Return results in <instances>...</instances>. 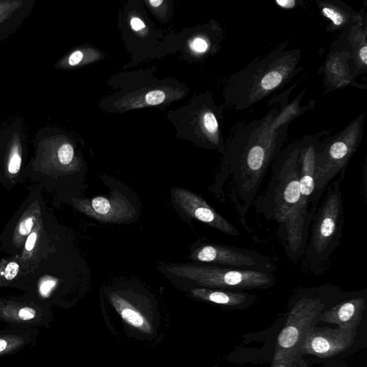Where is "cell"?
Returning <instances> with one entry per match:
<instances>
[{
	"label": "cell",
	"mask_w": 367,
	"mask_h": 367,
	"mask_svg": "<svg viewBox=\"0 0 367 367\" xmlns=\"http://www.w3.org/2000/svg\"><path fill=\"white\" fill-rule=\"evenodd\" d=\"M80 210L85 215L104 223H123L135 217L134 207L119 194L108 197H96L78 202Z\"/></svg>",
	"instance_id": "cell-12"
},
{
	"label": "cell",
	"mask_w": 367,
	"mask_h": 367,
	"mask_svg": "<svg viewBox=\"0 0 367 367\" xmlns=\"http://www.w3.org/2000/svg\"><path fill=\"white\" fill-rule=\"evenodd\" d=\"M298 141L288 145L273 163L270 183L256 201L257 209L280 224L288 256H300L307 241L309 220L300 211Z\"/></svg>",
	"instance_id": "cell-2"
},
{
	"label": "cell",
	"mask_w": 367,
	"mask_h": 367,
	"mask_svg": "<svg viewBox=\"0 0 367 367\" xmlns=\"http://www.w3.org/2000/svg\"><path fill=\"white\" fill-rule=\"evenodd\" d=\"M319 73L324 74L325 94L349 85L363 88L355 82L356 68L351 52L340 47L332 49Z\"/></svg>",
	"instance_id": "cell-10"
},
{
	"label": "cell",
	"mask_w": 367,
	"mask_h": 367,
	"mask_svg": "<svg viewBox=\"0 0 367 367\" xmlns=\"http://www.w3.org/2000/svg\"><path fill=\"white\" fill-rule=\"evenodd\" d=\"M19 271V265L15 262H12L7 265L5 268L4 276L7 280H12L16 277Z\"/></svg>",
	"instance_id": "cell-23"
},
{
	"label": "cell",
	"mask_w": 367,
	"mask_h": 367,
	"mask_svg": "<svg viewBox=\"0 0 367 367\" xmlns=\"http://www.w3.org/2000/svg\"><path fill=\"white\" fill-rule=\"evenodd\" d=\"M121 316L127 323L135 327H141L144 324V320L142 316L132 309L124 308L121 312Z\"/></svg>",
	"instance_id": "cell-18"
},
{
	"label": "cell",
	"mask_w": 367,
	"mask_h": 367,
	"mask_svg": "<svg viewBox=\"0 0 367 367\" xmlns=\"http://www.w3.org/2000/svg\"><path fill=\"white\" fill-rule=\"evenodd\" d=\"M192 258L202 263H216L239 270L267 272L275 270L270 260L257 252L220 244L202 246L192 253Z\"/></svg>",
	"instance_id": "cell-9"
},
{
	"label": "cell",
	"mask_w": 367,
	"mask_h": 367,
	"mask_svg": "<svg viewBox=\"0 0 367 367\" xmlns=\"http://www.w3.org/2000/svg\"><path fill=\"white\" fill-rule=\"evenodd\" d=\"M164 99H165V94L162 90H154L148 93L146 96V102L152 106L162 104Z\"/></svg>",
	"instance_id": "cell-20"
},
{
	"label": "cell",
	"mask_w": 367,
	"mask_h": 367,
	"mask_svg": "<svg viewBox=\"0 0 367 367\" xmlns=\"http://www.w3.org/2000/svg\"><path fill=\"white\" fill-rule=\"evenodd\" d=\"M195 294L201 298L228 308L230 310H244L251 307L256 301L257 297L244 291L228 290L197 289Z\"/></svg>",
	"instance_id": "cell-17"
},
{
	"label": "cell",
	"mask_w": 367,
	"mask_h": 367,
	"mask_svg": "<svg viewBox=\"0 0 367 367\" xmlns=\"http://www.w3.org/2000/svg\"><path fill=\"white\" fill-rule=\"evenodd\" d=\"M131 25H132V29L135 31H139L145 27L144 22L137 17H134L132 19Z\"/></svg>",
	"instance_id": "cell-31"
},
{
	"label": "cell",
	"mask_w": 367,
	"mask_h": 367,
	"mask_svg": "<svg viewBox=\"0 0 367 367\" xmlns=\"http://www.w3.org/2000/svg\"><path fill=\"white\" fill-rule=\"evenodd\" d=\"M320 367H348V365L347 363L341 360H331L323 362L322 366Z\"/></svg>",
	"instance_id": "cell-29"
},
{
	"label": "cell",
	"mask_w": 367,
	"mask_h": 367,
	"mask_svg": "<svg viewBox=\"0 0 367 367\" xmlns=\"http://www.w3.org/2000/svg\"><path fill=\"white\" fill-rule=\"evenodd\" d=\"M301 92L281 108H272L260 120L236 126L224 164L223 181L230 178V197L240 216L244 217L256 199L270 164L282 151L287 140L288 125L310 109L312 103L302 107Z\"/></svg>",
	"instance_id": "cell-1"
},
{
	"label": "cell",
	"mask_w": 367,
	"mask_h": 367,
	"mask_svg": "<svg viewBox=\"0 0 367 367\" xmlns=\"http://www.w3.org/2000/svg\"><path fill=\"white\" fill-rule=\"evenodd\" d=\"M330 298L319 290H304L291 300L284 326L276 339L270 367H309L301 354L308 335L317 326L325 309L344 299Z\"/></svg>",
	"instance_id": "cell-4"
},
{
	"label": "cell",
	"mask_w": 367,
	"mask_h": 367,
	"mask_svg": "<svg viewBox=\"0 0 367 367\" xmlns=\"http://www.w3.org/2000/svg\"><path fill=\"white\" fill-rule=\"evenodd\" d=\"M303 1H298V0H275V3L279 8L284 9V10H293L299 6V4L303 3Z\"/></svg>",
	"instance_id": "cell-22"
},
{
	"label": "cell",
	"mask_w": 367,
	"mask_h": 367,
	"mask_svg": "<svg viewBox=\"0 0 367 367\" xmlns=\"http://www.w3.org/2000/svg\"><path fill=\"white\" fill-rule=\"evenodd\" d=\"M149 3L152 5V6L157 8V7H159L161 4H162V3H163V1H162V0H151V1L149 2Z\"/></svg>",
	"instance_id": "cell-33"
},
{
	"label": "cell",
	"mask_w": 367,
	"mask_h": 367,
	"mask_svg": "<svg viewBox=\"0 0 367 367\" xmlns=\"http://www.w3.org/2000/svg\"><path fill=\"white\" fill-rule=\"evenodd\" d=\"M173 275L193 280L199 284L228 291L267 289L275 284L272 272L215 266L175 265L167 267Z\"/></svg>",
	"instance_id": "cell-7"
},
{
	"label": "cell",
	"mask_w": 367,
	"mask_h": 367,
	"mask_svg": "<svg viewBox=\"0 0 367 367\" xmlns=\"http://www.w3.org/2000/svg\"><path fill=\"white\" fill-rule=\"evenodd\" d=\"M36 315V311L33 309H31V308H24V309H20V312H19V317L23 321L32 320L34 319Z\"/></svg>",
	"instance_id": "cell-26"
},
{
	"label": "cell",
	"mask_w": 367,
	"mask_h": 367,
	"mask_svg": "<svg viewBox=\"0 0 367 367\" xmlns=\"http://www.w3.org/2000/svg\"><path fill=\"white\" fill-rule=\"evenodd\" d=\"M83 54L81 51L77 50L70 55L68 57V64L71 66H76L80 64L83 60Z\"/></svg>",
	"instance_id": "cell-27"
},
{
	"label": "cell",
	"mask_w": 367,
	"mask_h": 367,
	"mask_svg": "<svg viewBox=\"0 0 367 367\" xmlns=\"http://www.w3.org/2000/svg\"><path fill=\"white\" fill-rule=\"evenodd\" d=\"M363 123L364 114L360 115L340 132L331 137L323 136L320 141L316 154L314 202L319 200L330 181L347 167L362 140Z\"/></svg>",
	"instance_id": "cell-5"
},
{
	"label": "cell",
	"mask_w": 367,
	"mask_h": 367,
	"mask_svg": "<svg viewBox=\"0 0 367 367\" xmlns=\"http://www.w3.org/2000/svg\"><path fill=\"white\" fill-rule=\"evenodd\" d=\"M320 13L329 21L328 33L347 31L355 23L358 12L340 0H317Z\"/></svg>",
	"instance_id": "cell-16"
},
{
	"label": "cell",
	"mask_w": 367,
	"mask_h": 367,
	"mask_svg": "<svg viewBox=\"0 0 367 367\" xmlns=\"http://www.w3.org/2000/svg\"><path fill=\"white\" fill-rule=\"evenodd\" d=\"M56 282L55 281L52 280H48V281H45L43 284L40 286V291L41 294L43 296H48L50 292L51 291L52 288L55 286Z\"/></svg>",
	"instance_id": "cell-28"
},
{
	"label": "cell",
	"mask_w": 367,
	"mask_h": 367,
	"mask_svg": "<svg viewBox=\"0 0 367 367\" xmlns=\"http://www.w3.org/2000/svg\"><path fill=\"white\" fill-rule=\"evenodd\" d=\"M34 225L33 218H27L20 224V228H19V232L20 235H27L32 230V228Z\"/></svg>",
	"instance_id": "cell-25"
},
{
	"label": "cell",
	"mask_w": 367,
	"mask_h": 367,
	"mask_svg": "<svg viewBox=\"0 0 367 367\" xmlns=\"http://www.w3.org/2000/svg\"><path fill=\"white\" fill-rule=\"evenodd\" d=\"M37 240V234L36 232H33L29 235L26 242L25 248L27 251H31L34 248L35 244Z\"/></svg>",
	"instance_id": "cell-30"
},
{
	"label": "cell",
	"mask_w": 367,
	"mask_h": 367,
	"mask_svg": "<svg viewBox=\"0 0 367 367\" xmlns=\"http://www.w3.org/2000/svg\"><path fill=\"white\" fill-rule=\"evenodd\" d=\"M366 307V293L356 294L325 309L319 316V323L335 324L344 329H358L364 319Z\"/></svg>",
	"instance_id": "cell-13"
},
{
	"label": "cell",
	"mask_w": 367,
	"mask_h": 367,
	"mask_svg": "<svg viewBox=\"0 0 367 367\" xmlns=\"http://www.w3.org/2000/svg\"><path fill=\"white\" fill-rule=\"evenodd\" d=\"M366 12L365 7L358 12L355 23L344 33H342L349 43V47L345 50L351 52V57L355 66L356 76L367 72V25Z\"/></svg>",
	"instance_id": "cell-15"
},
{
	"label": "cell",
	"mask_w": 367,
	"mask_h": 367,
	"mask_svg": "<svg viewBox=\"0 0 367 367\" xmlns=\"http://www.w3.org/2000/svg\"><path fill=\"white\" fill-rule=\"evenodd\" d=\"M22 158L20 152L15 154L9 162L8 171L10 174H16L20 172L21 165H22Z\"/></svg>",
	"instance_id": "cell-21"
},
{
	"label": "cell",
	"mask_w": 367,
	"mask_h": 367,
	"mask_svg": "<svg viewBox=\"0 0 367 367\" xmlns=\"http://www.w3.org/2000/svg\"><path fill=\"white\" fill-rule=\"evenodd\" d=\"M287 45L283 43L230 77L225 98L232 109H248L284 87L301 71L300 50H286Z\"/></svg>",
	"instance_id": "cell-3"
},
{
	"label": "cell",
	"mask_w": 367,
	"mask_h": 367,
	"mask_svg": "<svg viewBox=\"0 0 367 367\" xmlns=\"http://www.w3.org/2000/svg\"><path fill=\"white\" fill-rule=\"evenodd\" d=\"M36 0H0V41L16 32L29 17Z\"/></svg>",
	"instance_id": "cell-14"
},
{
	"label": "cell",
	"mask_w": 367,
	"mask_h": 367,
	"mask_svg": "<svg viewBox=\"0 0 367 367\" xmlns=\"http://www.w3.org/2000/svg\"><path fill=\"white\" fill-rule=\"evenodd\" d=\"M74 157V149L72 145L64 144L57 150V160L63 165H68L72 162Z\"/></svg>",
	"instance_id": "cell-19"
},
{
	"label": "cell",
	"mask_w": 367,
	"mask_h": 367,
	"mask_svg": "<svg viewBox=\"0 0 367 367\" xmlns=\"http://www.w3.org/2000/svg\"><path fill=\"white\" fill-rule=\"evenodd\" d=\"M8 347V342L7 341L0 339V352L5 351Z\"/></svg>",
	"instance_id": "cell-32"
},
{
	"label": "cell",
	"mask_w": 367,
	"mask_h": 367,
	"mask_svg": "<svg viewBox=\"0 0 367 367\" xmlns=\"http://www.w3.org/2000/svg\"><path fill=\"white\" fill-rule=\"evenodd\" d=\"M173 196L176 203L188 216L227 235H240V232L235 226L218 214L203 199L193 192L177 188L173 191Z\"/></svg>",
	"instance_id": "cell-11"
},
{
	"label": "cell",
	"mask_w": 367,
	"mask_h": 367,
	"mask_svg": "<svg viewBox=\"0 0 367 367\" xmlns=\"http://www.w3.org/2000/svg\"><path fill=\"white\" fill-rule=\"evenodd\" d=\"M208 43L205 40L202 39V38H196L192 42L191 45L192 49L196 52H204L207 51L208 49Z\"/></svg>",
	"instance_id": "cell-24"
},
{
	"label": "cell",
	"mask_w": 367,
	"mask_h": 367,
	"mask_svg": "<svg viewBox=\"0 0 367 367\" xmlns=\"http://www.w3.org/2000/svg\"><path fill=\"white\" fill-rule=\"evenodd\" d=\"M361 329V326L351 330L316 326L308 335L302 348V356L305 361L308 357L312 358L309 360L311 366L312 361L313 363L319 361L326 362L350 356L363 347L359 337Z\"/></svg>",
	"instance_id": "cell-8"
},
{
	"label": "cell",
	"mask_w": 367,
	"mask_h": 367,
	"mask_svg": "<svg viewBox=\"0 0 367 367\" xmlns=\"http://www.w3.org/2000/svg\"><path fill=\"white\" fill-rule=\"evenodd\" d=\"M343 223V202L339 180L328 190L316 217L307 251L310 267L316 268L329 259L340 242Z\"/></svg>",
	"instance_id": "cell-6"
}]
</instances>
